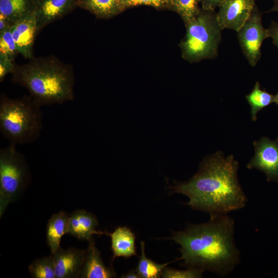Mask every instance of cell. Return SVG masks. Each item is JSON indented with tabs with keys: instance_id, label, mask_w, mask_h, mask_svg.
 Wrapping results in <instances>:
<instances>
[{
	"instance_id": "cell-1",
	"label": "cell",
	"mask_w": 278,
	"mask_h": 278,
	"mask_svg": "<svg viewBox=\"0 0 278 278\" xmlns=\"http://www.w3.org/2000/svg\"><path fill=\"white\" fill-rule=\"evenodd\" d=\"M238 162L221 152L206 157L189 180L169 185L170 194H183L192 208L210 216L228 214L244 208L248 199L237 177Z\"/></svg>"
},
{
	"instance_id": "cell-2",
	"label": "cell",
	"mask_w": 278,
	"mask_h": 278,
	"mask_svg": "<svg viewBox=\"0 0 278 278\" xmlns=\"http://www.w3.org/2000/svg\"><path fill=\"white\" fill-rule=\"evenodd\" d=\"M235 221L228 214L210 216L208 221L173 232L170 239L181 246L183 265L202 272L227 276L240 262L234 241Z\"/></svg>"
},
{
	"instance_id": "cell-3",
	"label": "cell",
	"mask_w": 278,
	"mask_h": 278,
	"mask_svg": "<svg viewBox=\"0 0 278 278\" xmlns=\"http://www.w3.org/2000/svg\"><path fill=\"white\" fill-rule=\"evenodd\" d=\"M15 65L13 83L25 88L41 106L62 105L75 98V76L71 65L54 56L34 58Z\"/></svg>"
},
{
	"instance_id": "cell-4",
	"label": "cell",
	"mask_w": 278,
	"mask_h": 278,
	"mask_svg": "<svg viewBox=\"0 0 278 278\" xmlns=\"http://www.w3.org/2000/svg\"><path fill=\"white\" fill-rule=\"evenodd\" d=\"M40 105L29 95L11 98L0 97V132L9 144L18 145L38 140L43 129V114Z\"/></svg>"
},
{
	"instance_id": "cell-5",
	"label": "cell",
	"mask_w": 278,
	"mask_h": 278,
	"mask_svg": "<svg viewBox=\"0 0 278 278\" xmlns=\"http://www.w3.org/2000/svg\"><path fill=\"white\" fill-rule=\"evenodd\" d=\"M186 32L180 46L183 59L190 62L214 59L218 54L222 30L215 11L201 9L185 24Z\"/></svg>"
},
{
	"instance_id": "cell-6",
	"label": "cell",
	"mask_w": 278,
	"mask_h": 278,
	"mask_svg": "<svg viewBox=\"0 0 278 278\" xmlns=\"http://www.w3.org/2000/svg\"><path fill=\"white\" fill-rule=\"evenodd\" d=\"M27 161L16 148L9 145L0 149V217L8 204L15 201L30 182Z\"/></svg>"
},
{
	"instance_id": "cell-7",
	"label": "cell",
	"mask_w": 278,
	"mask_h": 278,
	"mask_svg": "<svg viewBox=\"0 0 278 278\" xmlns=\"http://www.w3.org/2000/svg\"><path fill=\"white\" fill-rule=\"evenodd\" d=\"M241 51L249 64L254 67L260 59L261 47L269 37L262 24V13L255 6L251 15L237 31Z\"/></svg>"
},
{
	"instance_id": "cell-8",
	"label": "cell",
	"mask_w": 278,
	"mask_h": 278,
	"mask_svg": "<svg viewBox=\"0 0 278 278\" xmlns=\"http://www.w3.org/2000/svg\"><path fill=\"white\" fill-rule=\"evenodd\" d=\"M255 155L247 165L265 173L268 181H278V140L263 137L253 142Z\"/></svg>"
},
{
	"instance_id": "cell-9",
	"label": "cell",
	"mask_w": 278,
	"mask_h": 278,
	"mask_svg": "<svg viewBox=\"0 0 278 278\" xmlns=\"http://www.w3.org/2000/svg\"><path fill=\"white\" fill-rule=\"evenodd\" d=\"M255 7V0H223L216 13L221 28L237 31L251 15Z\"/></svg>"
},
{
	"instance_id": "cell-10",
	"label": "cell",
	"mask_w": 278,
	"mask_h": 278,
	"mask_svg": "<svg viewBox=\"0 0 278 278\" xmlns=\"http://www.w3.org/2000/svg\"><path fill=\"white\" fill-rule=\"evenodd\" d=\"M11 30L18 53L27 59L33 57V46L39 33L34 11L13 22Z\"/></svg>"
},
{
	"instance_id": "cell-11",
	"label": "cell",
	"mask_w": 278,
	"mask_h": 278,
	"mask_svg": "<svg viewBox=\"0 0 278 278\" xmlns=\"http://www.w3.org/2000/svg\"><path fill=\"white\" fill-rule=\"evenodd\" d=\"M86 250L71 247L64 249L61 247L53 256L56 278L80 277Z\"/></svg>"
},
{
	"instance_id": "cell-12",
	"label": "cell",
	"mask_w": 278,
	"mask_h": 278,
	"mask_svg": "<svg viewBox=\"0 0 278 278\" xmlns=\"http://www.w3.org/2000/svg\"><path fill=\"white\" fill-rule=\"evenodd\" d=\"M33 2L38 32L77 6V0H33Z\"/></svg>"
},
{
	"instance_id": "cell-13",
	"label": "cell",
	"mask_w": 278,
	"mask_h": 278,
	"mask_svg": "<svg viewBox=\"0 0 278 278\" xmlns=\"http://www.w3.org/2000/svg\"><path fill=\"white\" fill-rule=\"evenodd\" d=\"M98 222L91 213L84 210H77L68 218V234L78 239L90 241L94 234L102 235L105 232L97 231Z\"/></svg>"
},
{
	"instance_id": "cell-14",
	"label": "cell",
	"mask_w": 278,
	"mask_h": 278,
	"mask_svg": "<svg viewBox=\"0 0 278 278\" xmlns=\"http://www.w3.org/2000/svg\"><path fill=\"white\" fill-rule=\"evenodd\" d=\"M89 242V246L81 271L82 278H111L116 277L112 267L105 265L100 251L96 247L93 238Z\"/></svg>"
},
{
	"instance_id": "cell-15",
	"label": "cell",
	"mask_w": 278,
	"mask_h": 278,
	"mask_svg": "<svg viewBox=\"0 0 278 278\" xmlns=\"http://www.w3.org/2000/svg\"><path fill=\"white\" fill-rule=\"evenodd\" d=\"M105 234L111 237L112 260L115 257L129 258L136 255L135 236L128 228L119 227L113 232L109 233L105 232Z\"/></svg>"
},
{
	"instance_id": "cell-16",
	"label": "cell",
	"mask_w": 278,
	"mask_h": 278,
	"mask_svg": "<svg viewBox=\"0 0 278 278\" xmlns=\"http://www.w3.org/2000/svg\"><path fill=\"white\" fill-rule=\"evenodd\" d=\"M69 215L64 212L54 214L46 225V242L51 254L60 248L62 237L68 234Z\"/></svg>"
},
{
	"instance_id": "cell-17",
	"label": "cell",
	"mask_w": 278,
	"mask_h": 278,
	"mask_svg": "<svg viewBox=\"0 0 278 278\" xmlns=\"http://www.w3.org/2000/svg\"><path fill=\"white\" fill-rule=\"evenodd\" d=\"M77 6L102 18L113 16L124 8L118 0H77Z\"/></svg>"
},
{
	"instance_id": "cell-18",
	"label": "cell",
	"mask_w": 278,
	"mask_h": 278,
	"mask_svg": "<svg viewBox=\"0 0 278 278\" xmlns=\"http://www.w3.org/2000/svg\"><path fill=\"white\" fill-rule=\"evenodd\" d=\"M33 11V0H0V15L12 24Z\"/></svg>"
},
{
	"instance_id": "cell-19",
	"label": "cell",
	"mask_w": 278,
	"mask_h": 278,
	"mask_svg": "<svg viewBox=\"0 0 278 278\" xmlns=\"http://www.w3.org/2000/svg\"><path fill=\"white\" fill-rule=\"evenodd\" d=\"M251 107V119L255 121L257 113L263 108L274 102V95L262 90L259 82L255 83L252 91L246 96Z\"/></svg>"
},
{
	"instance_id": "cell-20",
	"label": "cell",
	"mask_w": 278,
	"mask_h": 278,
	"mask_svg": "<svg viewBox=\"0 0 278 278\" xmlns=\"http://www.w3.org/2000/svg\"><path fill=\"white\" fill-rule=\"evenodd\" d=\"M141 255L135 271L140 277L158 278L162 276L164 269L169 264H159L146 256L145 243L141 242Z\"/></svg>"
},
{
	"instance_id": "cell-21",
	"label": "cell",
	"mask_w": 278,
	"mask_h": 278,
	"mask_svg": "<svg viewBox=\"0 0 278 278\" xmlns=\"http://www.w3.org/2000/svg\"><path fill=\"white\" fill-rule=\"evenodd\" d=\"M33 278H56L54 262L51 255L34 260L28 266Z\"/></svg>"
},
{
	"instance_id": "cell-22",
	"label": "cell",
	"mask_w": 278,
	"mask_h": 278,
	"mask_svg": "<svg viewBox=\"0 0 278 278\" xmlns=\"http://www.w3.org/2000/svg\"><path fill=\"white\" fill-rule=\"evenodd\" d=\"M168 4L182 18L185 24L195 18L201 11V0H167Z\"/></svg>"
},
{
	"instance_id": "cell-23",
	"label": "cell",
	"mask_w": 278,
	"mask_h": 278,
	"mask_svg": "<svg viewBox=\"0 0 278 278\" xmlns=\"http://www.w3.org/2000/svg\"><path fill=\"white\" fill-rule=\"evenodd\" d=\"M18 53L10 26L0 32V55L6 56L14 61Z\"/></svg>"
},
{
	"instance_id": "cell-24",
	"label": "cell",
	"mask_w": 278,
	"mask_h": 278,
	"mask_svg": "<svg viewBox=\"0 0 278 278\" xmlns=\"http://www.w3.org/2000/svg\"><path fill=\"white\" fill-rule=\"evenodd\" d=\"M203 272L193 268L186 270H177L165 268L163 271L162 277L165 278H198L202 277Z\"/></svg>"
},
{
	"instance_id": "cell-25",
	"label": "cell",
	"mask_w": 278,
	"mask_h": 278,
	"mask_svg": "<svg viewBox=\"0 0 278 278\" xmlns=\"http://www.w3.org/2000/svg\"><path fill=\"white\" fill-rule=\"evenodd\" d=\"M167 4V0H124L122 5L124 8L138 5H149L160 7Z\"/></svg>"
},
{
	"instance_id": "cell-26",
	"label": "cell",
	"mask_w": 278,
	"mask_h": 278,
	"mask_svg": "<svg viewBox=\"0 0 278 278\" xmlns=\"http://www.w3.org/2000/svg\"><path fill=\"white\" fill-rule=\"evenodd\" d=\"M14 61L8 57L0 55V81L2 82L8 74H12L14 67Z\"/></svg>"
},
{
	"instance_id": "cell-27",
	"label": "cell",
	"mask_w": 278,
	"mask_h": 278,
	"mask_svg": "<svg viewBox=\"0 0 278 278\" xmlns=\"http://www.w3.org/2000/svg\"><path fill=\"white\" fill-rule=\"evenodd\" d=\"M223 0H201L202 9L207 11H215Z\"/></svg>"
},
{
	"instance_id": "cell-28",
	"label": "cell",
	"mask_w": 278,
	"mask_h": 278,
	"mask_svg": "<svg viewBox=\"0 0 278 278\" xmlns=\"http://www.w3.org/2000/svg\"><path fill=\"white\" fill-rule=\"evenodd\" d=\"M267 29L269 37L272 39L273 44L278 48V23L272 21Z\"/></svg>"
},
{
	"instance_id": "cell-29",
	"label": "cell",
	"mask_w": 278,
	"mask_h": 278,
	"mask_svg": "<svg viewBox=\"0 0 278 278\" xmlns=\"http://www.w3.org/2000/svg\"><path fill=\"white\" fill-rule=\"evenodd\" d=\"M121 277L125 278H138L140 277L136 271H131L126 274L123 275Z\"/></svg>"
},
{
	"instance_id": "cell-30",
	"label": "cell",
	"mask_w": 278,
	"mask_h": 278,
	"mask_svg": "<svg viewBox=\"0 0 278 278\" xmlns=\"http://www.w3.org/2000/svg\"><path fill=\"white\" fill-rule=\"evenodd\" d=\"M268 12H278V0H274L273 7Z\"/></svg>"
},
{
	"instance_id": "cell-31",
	"label": "cell",
	"mask_w": 278,
	"mask_h": 278,
	"mask_svg": "<svg viewBox=\"0 0 278 278\" xmlns=\"http://www.w3.org/2000/svg\"><path fill=\"white\" fill-rule=\"evenodd\" d=\"M274 102L278 106V92L274 95Z\"/></svg>"
},
{
	"instance_id": "cell-32",
	"label": "cell",
	"mask_w": 278,
	"mask_h": 278,
	"mask_svg": "<svg viewBox=\"0 0 278 278\" xmlns=\"http://www.w3.org/2000/svg\"><path fill=\"white\" fill-rule=\"evenodd\" d=\"M118 1H119L121 3V4H122L124 0H118Z\"/></svg>"
}]
</instances>
